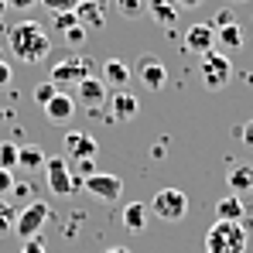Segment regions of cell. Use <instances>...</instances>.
Instances as JSON below:
<instances>
[{"mask_svg": "<svg viewBox=\"0 0 253 253\" xmlns=\"http://www.w3.org/2000/svg\"><path fill=\"white\" fill-rule=\"evenodd\" d=\"M10 195H14V199H31V185H24V181H14Z\"/></svg>", "mask_w": 253, "mask_h": 253, "instance_id": "836d02e7", "label": "cell"}, {"mask_svg": "<svg viewBox=\"0 0 253 253\" xmlns=\"http://www.w3.org/2000/svg\"><path fill=\"white\" fill-rule=\"evenodd\" d=\"M247 147H253V120H247V124H240V133H236Z\"/></svg>", "mask_w": 253, "mask_h": 253, "instance_id": "1f68e13d", "label": "cell"}, {"mask_svg": "<svg viewBox=\"0 0 253 253\" xmlns=\"http://www.w3.org/2000/svg\"><path fill=\"white\" fill-rule=\"evenodd\" d=\"M209 24H212V28H226V24H236V21H233V14H229V10H219Z\"/></svg>", "mask_w": 253, "mask_h": 253, "instance_id": "d6a6232c", "label": "cell"}, {"mask_svg": "<svg viewBox=\"0 0 253 253\" xmlns=\"http://www.w3.org/2000/svg\"><path fill=\"white\" fill-rule=\"evenodd\" d=\"M76 21H79V28H85V31H99V28H106V3L79 0V7H76Z\"/></svg>", "mask_w": 253, "mask_h": 253, "instance_id": "7c38bea8", "label": "cell"}, {"mask_svg": "<svg viewBox=\"0 0 253 253\" xmlns=\"http://www.w3.org/2000/svg\"><path fill=\"white\" fill-rule=\"evenodd\" d=\"M10 79H14V72H10V65L0 58V89H3V85H10Z\"/></svg>", "mask_w": 253, "mask_h": 253, "instance_id": "e575fe53", "label": "cell"}, {"mask_svg": "<svg viewBox=\"0 0 253 253\" xmlns=\"http://www.w3.org/2000/svg\"><path fill=\"white\" fill-rule=\"evenodd\" d=\"M79 171H83V178L96 174V161H79Z\"/></svg>", "mask_w": 253, "mask_h": 253, "instance_id": "8d00e7d4", "label": "cell"}, {"mask_svg": "<svg viewBox=\"0 0 253 253\" xmlns=\"http://www.w3.org/2000/svg\"><path fill=\"white\" fill-rule=\"evenodd\" d=\"M7 48H10V55H14L21 65H42L44 58L51 55V38H48L44 24H38V21L31 17V21L10 24V31H7Z\"/></svg>", "mask_w": 253, "mask_h": 253, "instance_id": "6da1fadb", "label": "cell"}, {"mask_svg": "<svg viewBox=\"0 0 253 253\" xmlns=\"http://www.w3.org/2000/svg\"><path fill=\"white\" fill-rule=\"evenodd\" d=\"M233 3H243V0H233Z\"/></svg>", "mask_w": 253, "mask_h": 253, "instance_id": "b9f144b4", "label": "cell"}, {"mask_svg": "<svg viewBox=\"0 0 253 253\" xmlns=\"http://www.w3.org/2000/svg\"><path fill=\"white\" fill-rule=\"evenodd\" d=\"M124 229H130V233L147 229V206L144 202H126L124 206Z\"/></svg>", "mask_w": 253, "mask_h": 253, "instance_id": "d6986e66", "label": "cell"}, {"mask_svg": "<svg viewBox=\"0 0 253 253\" xmlns=\"http://www.w3.org/2000/svg\"><path fill=\"white\" fill-rule=\"evenodd\" d=\"M226 185L233 188V195H243L253 188V165H233L226 174Z\"/></svg>", "mask_w": 253, "mask_h": 253, "instance_id": "ac0fdd59", "label": "cell"}, {"mask_svg": "<svg viewBox=\"0 0 253 253\" xmlns=\"http://www.w3.org/2000/svg\"><path fill=\"white\" fill-rule=\"evenodd\" d=\"M92 58L89 55H69V58H62L55 69H51V76H48V83H55V85H79L85 79V76H92Z\"/></svg>", "mask_w": 253, "mask_h": 253, "instance_id": "5b68a950", "label": "cell"}, {"mask_svg": "<svg viewBox=\"0 0 253 253\" xmlns=\"http://www.w3.org/2000/svg\"><path fill=\"white\" fill-rule=\"evenodd\" d=\"M137 76H140L144 89H151V92H161L165 83H168V72H165V65L158 58H140L137 62Z\"/></svg>", "mask_w": 253, "mask_h": 253, "instance_id": "4fadbf2b", "label": "cell"}, {"mask_svg": "<svg viewBox=\"0 0 253 253\" xmlns=\"http://www.w3.org/2000/svg\"><path fill=\"white\" fill-rule=\"evenodd\" d=\"M106 89H117V92H124L126 85L133 83V72H130V65L120 62V58H110V62H103V76H99Z\"/></svg>", "mask_w": 253, "mask_h": 253, "instance_id": "5bb4252c", "label": "cell"}, {"mask_svg": "<svg viewBox=\"0 0 253 253\" xmlns=\"http://www.w3.org/2000/svg\"><path fill=\"white\" fill-rule=\"evenodd\" d=\"M55 92H58V85L44 79V83H38V85H35V103H38V106H48V103L55 99Z\"/></svg>", "mask_w": 253, "mask_h": 253, "instance_id": "484cf974", "label": "cell"}, {"mask_svg": "<svg viewBox=\"0 0 253 253\" xmlns=\"http://www.w3.org/2000/svg\"><path fill=\"white\" fill-rule=\"evenodd\" d=\"M65 154H69V161H96V154H99V144H96V137L92 133H85V130H69L65 133Z\"/></svg>", "mask_w": 253, "mask_h": 253, "instance_id": "9c48e42d", "label": "cell"}, {"mask_svg": "<svg viewBox=\"0 0 253 253\" xmlns=\"http://www.w3.org/2000/svg\"><path fill=\"white\" fill-rule=\"evenodd\" d=\"M147 10L158 17V24H174L178 21V7H174V0H147Z\"/></svg>", "mask_w": 253, "mask_h": 253, "instance_id": "44dd1931", "label": "cell"}, {"mask_svg": "<svg viewBox=\"0 0 253 253\" xmlns=\"http://www.w3.org/2000/svg\"><path fill=\"white\" fill-rule=\"evenodd\" d=\"M48 14H69V10H76L79 7V0H38Z\"/></svg>", "mask_w": 253, "mask_h": 253, "instance_id": "4316f807", "label": "cell"}, {"mask_svg": "<svg viewBox=\"0 0 253 253\" xmlns=\"http://www.w3.org/2000/svg\"><path fill=\"white\" fill-rule=\"evenodd\" d=\"M106 253H130L126 247H113V250H106Z\"/></svg>", "mask_w": 253, "mask_h": 253, "instance_id": "ab89813d", "label": "cell"}, {"mask_svg": "<svg viewBox=\"0 0 253 253\" xmlns=\"http://www.w3.org/2000/svg\"><path fill=\"white\" fill-rule=\"evenodd\" d=\"M44 178H48V188L55 195H76V192H83V185H85V178H72L65 158H48L44 161Z\"/></svg>", "mask_w": 253, "mask_h": 253, "instance_id": "8992f818", "label": "cell"}, {"mask_svg": "<svg viewBox=\"0 0 253 253\" xmlns=\"http://www.w3.org/2000/svg\"><path fill=\"white\" fill-rule=\"evenodd\" d=\"M229 76H233V62H229V55L226 51H209L206 58H202V83L206 89H226L229 85Z\"/></svg>", "mask_w": 253, "mask_h": 253, "instance_id": "52a82bcc", "label": "cell"}, {"mask_svg": "<svg viewBox=\"0 0 253 253\" xmlns=\"http://www.w3.org/2000/svg\"><path fill=\"white\" fill-rule=\"evenodd\" d=\"M72 113H76V99H72L69 92H62V89H58V92H55V99L44 106V117H48L51 124H69V120H72Z\"/></svg>", "mask_w": 253, "mask_h": 253, "instance_id": "2e32d148", "label": "cell"}, {"mask_svg": "<svg viewBox=\"0 0 253 253\" xmlns=\"http://www.w3.org/2000/svg\"><path fill=\"white\" fill-rule=\"evenodd\" d=\"M44 151L38 147V144H31V147H21L17 151V168H24V171H38V168H44Z\"/></svg>", "mask_w": 253, "mask_h": 253, "instance_id": "ffe728a7", "label": "cell"}, {"mask_svg": "<svg viewBox=\"0 0 253 253\" xmlns=\"http://www.w3.org/2000/svg\"><path fill=\"white\" fill-rule=\"evenodd\" d=\"M3 14H7V0H0V21H3Z\"/></svg>", "mask_w": 253, "mask_h": 253, "instance_id": "f35d334b", "label": "cell"}, {"mask_svg": "<svg viewBox=\"0 0 253 253\" xmlns=\"http://www.w3.org/2000/svg\"><path fill=\"white\" fill-rule=\"evenodd\" d=\"M202 0H174V7H185V10H192V7H199Z\"/></svg>", "mask_w": 253, "mask_h": 253, "instance_id": "74e56055", "label": "cell"}, {"mask_svg": "<svg viewBox=\"0 0 253 253\" xmlns=\"http://www.w3.org/2000/svg\"><path fill=\"white\" fill-rule=\"evenodd\" d=\"M106 106H110V120H117V124H126V120H133L137 117V110H140V103H137V96H130V92H113V99H106Z\"/></svg>", "mask_w": 253, "mask_h": 253, "instance_id": "9a60e30c", "label": "cell"}, {"mask_svg": "<svg viewBox=\"0 0 253 253\" xmlns=\"http://www.w3.org/2000/svg\"><path fill=\"white\" fill-rule=\"evenodd\" d=\"M96 3H110V0H96Z\"/></svg>", "mask_w": 253, "mask_h": 253, "instance_id": "60d3db41", "label": "cell"}, {"mask_svg": "<svg viewBox=\"0 0 253 253\" xmlns=\"http://www.w3.org/2000/svg\"><path fill=\"white\" fill-rule=\"evenodd\" d=\"M51 219V209H48V202H38V199H31L24 209L17 212V219H14V233H17V240L21 243H28V240H35L38 233H42V226Z\"/></svg>", "mask_w": 253, "mask_h": 253, "instance_id": "3957f363", "label": "cell"}, {"mask_svg": "<svg viewBox=\"0 0 253 253\" xmlns=\"http://www.w3.org/2000/svg\"><path fill=\"white\" fill-rule=\"evenodd\" d=\"M38 0H7V10H28V7H35Z\"/></svg>", "mask_w": 253, "mask_h": 253, "instance_id": "d590c367", "label": "cell"}, {"mask_svg": "<svg viewBox=\"0 0 253 253\" xmlns=\"http://www.w3.org/2000/svg\"><path fill=\"white\" fill-rule=\"evenodd\" d=\"M62 38H65V44H69V48H83V44H85V28H79V24H76V28H69Z\"/></svg>", "mask_w": 253, "mask_h": 253, "instance_id": "f1b7e54d", "label": "cell"}, {"mask_svg": "<svg viewBox=\"0 0 253 253\" xmlns=\"http://www.w3.org/2000/svg\"><path fill=\"white\" fill-rule=\"evenodd\" d=\"M89 195H96L99 202H117L120 195H124V181L117 178V174H106V171H96V174H89L83 185Z\"/></svg>", "mask_w": 253, "mask_h": 253, "instance_id": "ba28073f", "label": "cell"}, {"mask_svg": "<svg viewBox=\"0 0 253 253\" xmlns=\"http://www.w3.org/2000/svg\"><path fill=\"white\" fill-rule=\"evenodd\" d=\"M76 89H79V103H85L89 113H99V106H106V99H110V89L99 76H85Z\"/></svg>", "mask_w": 253, "mask_h": 253, "instance_id": "8fae6325", "label": "cell"}, {"mask_svg": "<svg viewBox=\"0 0 253 253\" xmlns=\"http://www.w3.org/2000/svg\"><path fill=\"white\" fill-rule=\"evenodd\" d=\"M21 253H48V247H44L42 236H35V240H28V243L21 247Z\"/></svg>", "mask_w": 253, "mask_h": 253, "instance_id": "4dcf8cb0", "label": "cell"}, {"mask_svg": "<svg viewBox=\"0 0 253 253\" xmlns=\"http://www.w3.org/2000/svg\"><path fill=\"white\" fill-rule=\"evenodd\" d=\"M79 21H76V10H69V14H51V28L58 31V35H65L69 28H76Z\"/></svg>", "mask_w": 253, "mask_h": 253, "instance_id": "83f0119b", "label": "cell"}, {"mask_svg": "<svg viewBox=\"0 0 253 253\" xmlns=\"http://www.w3.org/2000/svg\"><path fill=\"white\" fill-rule=\"evenodd\" d=\"M14 219H17V209L10 199H0V236L14 229Z\"/></svg>", "mask_w": 253, "mask_h": 253, "instance_id": "cb8c5ba5", "label": "cell"}, {"mask_svg": "<svg viewBox=\"0 0 253 253\" xmlns=\"http://www.w3.org/2000/svg\"><path fill=\"white\" fill-rule=\"evenodd\" d=\"M215 42L222 44V51H236L243 44V31L240 24H226V28H215Z\"/></svg>", "mask_w": 253, "mask_h": 253, "instance_id": "7402d4cb", "label": "cell"}, {"mask_svg": "<svg viewBox=\"0 0 253 253\" xmlns=\"http://www.w3.org/2000/svg\"><path fill=\"white\" fill-rule=\"evenodd\" d=\"M113 3H117L120 17H140L147 10V0H113Z\"/></svg>", "mask_w": 253, "mask_h": 253, "instance_id": "d4e9b609", "label": "cell"}, {"mask_svg": "<svg viewBox=\"0 0 253 253\" xmlns=\"http://www.w3.org/2000/svg\"><path fill=\"white\" fill-rule=\"evenodd\" d=\"M17 151H21L17 140H3V144H0V168H3V171L17 168Z\"/></svg>", "mask_w": 253, "mask_h": 253, "instance_id": "603a6c76", "label": "cell"}, {"mask_svg": "<svg viewBox=\"0 0 253 253\" xmlns=\"http://www.w3.org/2000/svg\"><path fill=\"white\" fill-rule=\"evenodd\" d=\"M10 188H14V171H3V168H0V199H3V195H10Z\"/></svg>", "mask_w": 253, "mask_h": 253, "instance_id": "f546056e", "label": "cell"}, {"mask_svg": "<svg viewBox=\"0 0 253 253\" xmlns=\"http://www.w3.org/2000/svg\"><path fill=\"white\" fill-rule=\"evenodd\" d=\"M215 215L219 219H229V222H243V215H247V206H243V199L240 195H222L219 202H215Z\"/></svg>", "mask_w": 253, "mask_h": 253, "instance_id": "e0dca14e", "label": "cell"}, {"mask_svg": "<svg viewBox=\"0 0 253 253\" xmlns=\"http://www.w3.org/2000/svg\"><path fill=\"white\" fill-rule=\"evenodd\" d=\"M151 212L161 219V222H181L188 215V195L181 188H161L154 199H151Z\"/></svg>", "mask_w": 253, "mask_h": 253, "instance_id": "277c9868", "label": "cell"}, {"mask_svg": "<svg viewBox=\"0 0 253 253\" xmlns=\"http://www.w3.org/2000/svg\"><path fill=\"white\" fill-rule=\"evenodd\" d=\"M247 247H250V233L243 222L215 219L206 233V253H247Z\"/></svg>", "mask_w": 253, "mask_h": 253, "instance_id": "7a4b0ae2", "label": "cell"}, {"mask_svg": "<svg viewBox=\"0 0 253 253\" xmlns=\"http://www.w3.org/2000/svg\"><path fill=\"white\" fill-rule=\"evenodd\" d=\"M181 44H185V51H188V55L206 58L209 51H215V28H212L209 21H206V24H192V28L185 31Z\"/></svg>", "mask_w": 253, "mask_h": 253, "instance_id": "30bf717a", "label": "cell"}]
</instances>
